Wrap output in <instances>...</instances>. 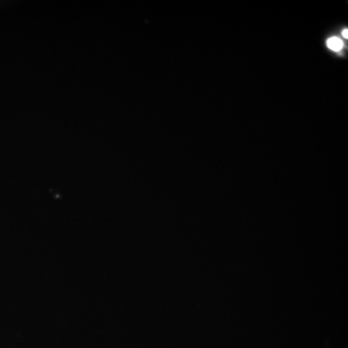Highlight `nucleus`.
<instances>
[{"instance_id":"f03ea898","label":"nucleus","mask_w":348,"mask_h":348,"mask_svg":"<svg viewBox=\"0 0 348 348\" xmlns=\"http://www.w3.org/2000/svg\"><path fill=\"white\" fill-rule=\"evenodd\" d=\"M347 33H348V30H347V29H344V30L342 31V36L344 37V38H348Z\"/></svg>"},{"instance_id":"f257e3e1","label":"nucleus","mask_w":348,"mask_h":348,"mask_svg":"<svg viewBox=\"0 0 348 348\" xmlns=\"http://www.w3.org/2000/svg\"><path fill=\"white\" fill-rule=\"evenodd\" d=\"M327 45L329 49L334 50V52H340L343 48V43L337 37H332V38H330L327 41Z\"/></svg>"}]
</instances>
